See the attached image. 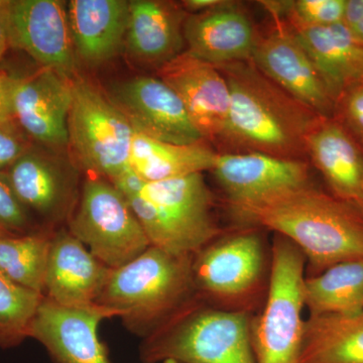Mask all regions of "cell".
Wrapping results in <instances>:
<instances>
[{
	"instance_id": "4dcf8cb0",
	"label": "cell",
	"mask_w": 363,
	"mask_h": 363,
	"mask_svg": "<svg viewBox=\"0 0 363 363\" xmlns=\"http://www.w3.org/2000/svg\"><path fill=\"white\" fill-rule=\"evenodd\" d=\"M334 117L363 147V80L343 91L336 100Z\"/></svg>"
},
{
	"instance_id": "1f68e13d",
	"label": "cell",
	"mask_w": 363,
	"mask_h": 363,
	"mask_svg": "<svg viewBox=\"0 0 363 363\" xmlns=\"http://www.w3.org/2000/svg\"><path fill=\"white\" fill-rule=\"evenodd\" d=\"M35 147L16 121L0 123V172H6Z\"/></svg>"
},
{
	"instance_id": "d4e9b609",
	"label": "cell",
	"mask_w": 363,
	"mask_h": 363,
	"mask_svg": "<svg viewBox=\"0 0 363 363\" xmlns=\"http://www.w3.org/2000/svg\"><path fill=\"white\" fill-rule=\"evenodd\" d=\"M298 363H363V311L308 317Z\"/></svg>"
},
{
	"instance_id": "7c38bea8",
	"label": "cell",
	"mask_w": 363,
	"mask_h": 363,
	"mask_svg": "<svg viewBox=\"0 0 363 363\" xmlns=\"http://www.w3.org/2000/svg\"><path fill=\"white\" fill-rule=\"evenodd\" d=\"M106 94L136 133L175 145L205 140L181 98L161 78L128 79L112 86Z\"/></svg>"
},
{
	"instance_id": "5b68a950",
	"label": "cell",
	"mask_w": 363,
	"mask_h": 363,
	"mask_svg": "<svg viewBox=\"0 0 363 363\" xmlns=\"http://www.w3.org/2000/svg\"><path fill=\"white\" fill-rule=\"evenodd\" d=\"M252 314L229 311L197 296L140 347L142 363H255Z\"/></svg>"
},
{
	"instance_id": "836d02e7",
	"label": "cell",
	"mask_w": 363,
	"mask_h": 363,
	"mask_svg": "<svg viewBox=\"0 0 363 363\" xmlns=\"http://www.w3.org/2000/svg\"><path fill=\"white\" fill-rule=\"evenodd\" d=\"M11 90H13V76L9 75L6 72L0 71V123L14 121Z\"/></svg>"
},
{
	"instance_id": "6da1fadb",
	"label": "cell",
	"mask_w": 363,
	"mask_h": 363,
	"mask_svg": "<svg viewBox=\"0 0 363 363\" xmlns=\"http://www.w3.org/2000/svg\"><path fill=\"white\" fill-rule=\"evenodd\" d=\"M226 209L238 225L267 229L293 242L311 276L339 262L363 259L362 208L312 183Z\"/></svg>"
},
{
	"instance_id": "4316f807",
	"label": "cell",
	"mask_w": 363,
	"mask_h": 363,
	"mask_svg": "<svg viewBox=\"0 0 363 363\" xmlns=\"http://www.w3.org/2000/svg\"><path fill=\"white\" fill-rule=\"evenodd\" d=\"M56 230L44 228L25 235L0 238V272L44 295L45 264Z\"/></svg>"
},
{
	"instance_id": "cb8c5ba5",
	"label": "cell",
	"mask_w": 363,
	"mask_h": 363,
	"mask_svg": "<svg viewBox=\"0 0 363 363\" xmlns=\"http://www.w3.org/2000/svg\"><path fill=\"white\" fill-rule=\"evenodd\" d=\"M218 152L207 142L175 145L135 133L130 169L145 182H160L211 171Z\"/></svg>"
},
{
	"instance_id": "d6986e66",
	"label": "cell",
	"mask_w": 363,
	"mask_h": 363,
	"mask_svg": "<svg viewBox=\"0 0 363 363\" xmlns=\"http://www.w3.org/2000/svg\"><path fill=\"white\" fill-rule=\"evenodd\" d=\"M186 51L213 66L252 59L259 32L241 2L188 14L183 28Z\"/></svg>"
},
{
	"instance_id": "8fae6325",
	"label": "cell",
	"mask_w": 363,
	"mask_h": 363,
	"mask_svg": "<svg viewBox=\"0 0 363 363\" xmlns=\"http://www.w3.org/2000/svg\"><path fill=\"white\" fill-rule=\"evenodd\" d=\"M4 173L23 206L47 228L56 230L67 223L81 191L77 168L70 161L35 145Z\"/></svg>"
},
{
	"instance_id": "8d00e7d4",
	"label": "cell",
	"mask_w": 363,
	"mask_h": 363,
	"mask_svg": "<svg viewBox=\"0 0 363 363\" xmlns=\"http://www.w3.org/2000/svg\"><path fill=\"white\" fill-rule=\"evenodd\" d=\"M16 235V234H13L11 233H9L7 229L4 228V227H2L0 225V238H7V236H13Z\"/></svg>"
},
{
	"instance_id": "e0dca14e",
	"label": "cell",
	"mask_w": 363,
	"mask_h": 363,
	"mask_svg": "<svg viewBox=\"0 0 363 363\" xmlns=\"http://www.w3.org/2000/svg\"><path fill=\"white\" fill-rule=\"evenodd\" d=\"M159 78L181 98L207 143H218L230 109V90L217 67L181 52L159 69Z\"/></svg>"
},
{
	"instance_id": "52a82bcc",
	"label": "cell",
	"mask_w": 363,
	"mask_h": 363,
	"mask_svg": "<svg viewBox=\"0 0 363 363\" xmlns=\"http://www.w3.org/2000/svg\"><path fill=\"white\" fill-rule=\"evenodd\" d=\"M306 269L302 252L274 233L266 297L250 327L255 363L298 362L306 325Z\"/></svg>"
},
{
	"instance_id": "2e32d148",
	"label": "cell",
	"mask_w": 363,
	"mask_h": 363,
	"mask_svg": "<svg viewBox=\"0 0 363 363\" xmlns=\"http://www.w3.org/2000/svg\"><path fill=\"white\" fill-rule=\"evenodd\" d=\"M72 81L50 69L13 77V118L33 142L50 150L68 147Z\"/></svg>"
},
{
	"instance_id": "ac0fdd59",
	"label": "cell",
	"mask_w": 363,
	"mask_h": 363,
	"mask_svg": "<svg viewBox=\"0 0 363 363\" xmlns=\"http://www.w3.org/2000/svg\"><path fill=\"white\" fill-rule=\"evenodd\" d=\"M112 271L72 235L66 226L52 234L44 279V296L68 308L96 305Z\"/></svg>"
},
{
	"instance_id": "ffe728a7",
	"label": "cell",
	"mask_w": 363,
	"mask_h": 363,
	"mask_svg": "<svg viewBox=\"0 0 363 363\" xmlns=\"http://www.w3.org/2000/svg\"><path fill=\"white\" fill-rule=\"evenodd\" d=\"M188 13L180 4L131 0L126 49L138 63L161 68L183 52V28Z\"/></svg>"
},
{
	"instance_id": "7a4b0ae2",
	"label": "cell",
	"mask_w": 363,
	"mask_h": 363,
	"mask_svg": "<svg viewBox=\"0 0 363 363\" xmlns=\"http://www.w3.org/2000/svg\"><path fill=\"white\" fill-rule=\"evenodd\" d=\"M217 69L230 90L228 119L217 143L219 152H264L307 161L306 140L324 117L274 84L252 60Z\"/></svg>"
},
{
	"instance_id": "277c9868",
	"label": "cell",
	"mask_w": 363,
	"mask_h": 363,
	"mask_svg": "<svg viewBox=\"0 0 363 363\" xmlns=\"http://www.w3.org/2000/svg\"><path fill=\"white\" fill-rule=\"evenodd\" d=\"M192 264L193 255L150 247L112 271L96 304L116 312L135 335L149 337L197 297Z\"/></svg>"
},
{
	"instance_id": "603a6c76",
	"label": "cell",
	"mask_w": 363,
	"mask_h": 363,
	"mask_svg": "<svg viewBox=\"0 0 363 363\" xmlns=\"http://www.w3.org/2000/svg\"><path fill=\"white\" fill-rule=\"evenodd\" d=\"M291 30L312 59L335 104L344 90L363 80V45L343 23Z\"/></svg>"
},
{
	"instance_id": "8992f818",
	"label": "cell",
	"mask_w": 363,
	"mask_h": 363,
	"mask_svg": "<svg viewBox=\"0 0 363 363\" xmlns=\"http://www.w3.org/2000/svg\"><path fill=\"white\" fill-rule=\"evenodd\" d=\"M262 231L259 227H235L193 255L199 297L221 309L253 314L266 296L271 267Z\"/></svg>"
},
{
	"instance_id": "5bb4252c",
	"label": "cell",
	"mask_w": 363,
	"mask_h": 363,
	"mask_svg": "<svg viewBox=\"0 0 363 363\" xmlns=\"http://www.w3.org/2000/svg\"><path fill=\"white\" fill-rule=\"evenodd\" d=\"M211 172L223 191L226 208L252 204L312 183L309 162L264 152H218Z\"/></svg>"
},
{
	"instance_id": "74e56055",
	"label": "cell",
	"mask_w": 363,
	"mask_h": 363,
	"mask_svg": "<svg viewBox=\"0 0 363 363\" xmlns=\"http://www.w3.org/2000/svg\"><path fill=\"white\" fill-rule=\"evenodd\" d=\"M11 0H0V11H4L9 6Z\"/></svg>"
},
{
	"instance_id": "f546056e",
	"label": "cell",
	"mask_w": 363,
	"mask_h": 363,
	"mask_svg": "<svg viewBox=\"0 0 363 363\" xmlns=\"http://www.w3.org/2000/svg\"><path fill=\"white\" fill-rule=\"evenodd\" d=\"M0 225L16 235L45 228L35 223L32 213L14 193L4 172H0Z\"/></svg>"
},
{
	"instance_id": "f1b7e54d",
	"label": "cell",
	"mask_w": 363,
	"mask_h": 363,
	"mask_svg": "<svg viewBox=\"0 0 363 363\" xmlns=\"http://www.w3.org/2000/svg\"><path fill=\"white\" fill-rule=\"evenodd\" d=\"M272 18L292 28H319L343 23L346 0L259 1Z\"/></svg>"
},
{
	"instance_id": "44dd1931",
	"label": "cell",
	"mask_w": 363,
	"mask_h": 363,
	"mask_svg": "<svg viewBox=\"0 0 363 363\" xmlns=\"http://www.w3.org/2000/svg\"><path fill=\"white\" fill-rule=\"evenodd\" d=\"M306 154L331 194L362 205L363 147L335 117L322 118L306 140Z\"/></svg>"
},
{
	"instance_id": "30bf717a",
	"label": "cell",
	"mask_w": 363,
	"mask_h": 363,
	"mask_svg": "<svg viewBox=\"0 0 363 363\" xmlns=\"http://www.w3.org/2000/svg\"><path fill=\"white\" fill-rule=\"evenodd\" d=\"M6 21L11 48L26 52L40 68L69 80L77 77L66 1L11 0Z\"/></svg>"
},
{
	"instance_id": "9c48e42d",
	"label": "cell",
	"mask_w": 363,
	"mask_h": 363,
	"mask_svg": "<svg viewBox=\"0 0 363 363\" xmlns=\"http://www.w3.org/2000/svg\"><path fill=\"white\" fill-rule=\"evenodd\" d=\"M135 130L106 93L86 79L72 81L68 147L87 174L113 181L130 169Z\"/></svg>"
},
{
	"instance_id": "d590c367",
	"label": "cell",
	"mask_w": 363,
	"mask_h": 363,
	"mask_svg": "<svg viewBox=\"0 0 363 363\" xmlns=\"http://www.w3.org/2000/svg\"><path fill=\"white\" fill-rule=\"evenodd\" d=\"M6 9H4V11H0V62L4 59L7 49L11 48V45H9V33H7L6 21Z\"/></svg>"
},
{
	"instance_id": "3957f363",
	"label": "cell",
	"mask_w": 363,
	"mask_h": 363,
	"mask_svg": "<svg viewBox=\"0 0 363 363\" xmlns=\"http://www.w3.org/2000/svg\"><path fill=\"white\" fill-rule=\"evenodd\" d=\"M111 182L130 203L150 247L194 255L225 233L215 218L213 194L203 173L145 182L130 169Z\"/></svg>"
},
{
	"instance_id": "ba28073f",
	"label": "cell",
	"mask_w": 363,
	"mask_h": 363,
	"mask_svg": "<svg viewBox=\"0 0 363 363\" xmlns=\"http://www.w3.org/2000/svg\"><path fill=\"white\" fill-rule=\"evenodd\" d=\"M67 229L105 266L128 264L150 247L123 193L108 179L87 174Z\"/></svg>"
},
{
	"instance_id": "f35d334b",
	"label": "cell",
	"mask_w": 363,
	"mask_h": 363,
	"mask_svg": "<svg viewBox=\"0 0 363 363\" xmlns=\"http://www.w3.org/2000/svg\"><path fill=\"white\" fill-rule=\"evenodd\" d=\"M164 363H179V362H173V360H167V362H164Z\"/></svg>"
},
{
	"instance_id": "4fadbf2b",
	"label": "cell",
	"mask_w": 363,
	"mask_h": 363,
	"mask_svg": "<svg viewBox=\"0 0 363 363\" xmlns=\"http://www.w3.org/2000/svg\"><path fill=\"white\" fill-rule=\"evenodd\" d=\"M267 33H259L252 63L274 84L318 116L331 118L335 101L304 47L285 21L272 18Z\"/></svg>"
},
{
	"instance_id": "83f0119b",
	"label": "cell",
	"mask_w": 363,
	"mask_h": 363,
	"mask_svg": "<svg viewBox=\"0 0 363 363\" xmlns=\"http://www.w3.org/2000/svg\"><path fill=\"white\" fill-rule=\"evenodd\" d=\"M43 294L16 283L0 272V347L11 348L28 338Z\"/></svg>"
},
{
	"instance_id": "e575fe53",
	"label": "cell",
	"mask_w": 363,
	"mask_h": 363,
	"mask_svg": "<svg viewBox=\"0 0 363 363\" xmlns=\"http://www.w3.org/2000/svg\"><path fill=\"white\" fill-rule=\"evenodd\" d=\"M221 2L222 0H185L181 2V6L188 14L199 13L214 9Z\"/></svg>"
},
{
	"instance_id": "484cf974",
	"label": "cell",
	"mask_w": 363,
	"mask_h": 363,
	"mask_svg": "<svg viewBox=\"0 0 363 363\" xmlns=\"http://www.w3.org/2000/svg\"><path fill=\"white\" fill-rule=\"evenodd\" d=\"M309 317L350 316L363 311V259L339 262L304 281Z\"/></svg>"
},
{
	"instance_id": "ab89813d",
	"label": "cell",
	"mask_w": 363,
	"mask_h": 363,
	"mask_svg": "<svg viewBox=\"0 0 363 363\" xmlns=\"http://www.w3.org/2000/svg\"><path fill=\"white\" fill-rule=\"evenodd\" d=\"M360 207L363 209V194H362V205H360Z\"/></svg>"
},
{
	"instance_id": "7402d4cb",
	"label": "cell",
	"mask_w": 363,
	"mask_h": 363,
	"mask_svg": "<svg viewBox=\"0 0 363 363\" xmlns=\"http://www.w3.org/2000/svg\"><path fill=\"white\" fill-rule=\"evenodd\" d=\"M67 9L78 61L96 67L118 54L125 42L130 1L71 0Z\"/></svg>"
},
{
	"instance_id": "9a60e30c",
	"label": "cell",
	"mask_w": 363,
	"mask_h": 363,
	"mask_svg": "<svg viewBox=\"0 0 363 363\" xmlns=\"http://www.w3.org/2000/svg\"><path fill=\"white\" fill-rule=\"evenodd\" d=\"M114 317L117 313L104 306L68 308L45 297L28 338L42 344L55 363H112L98 329Z\"/></svg>"
},
{
	"instance_id": "d6a6232c",
	"label": "cell",
	"mask_w": 363,
	"mask_h": 363,
	"mask_svg": "<svg viewBox=\"0 0 363 363\" xmlns=\"http://www.w3.org/2000/svg\"><path fill=\"white\" fill-rule=\"evenodd\" d=\"M343 23L363 45V0H346Z\"/></svg>"
}]
</instances>
